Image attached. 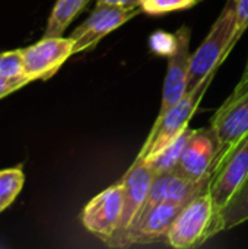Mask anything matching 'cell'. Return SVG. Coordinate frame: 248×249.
I'll use <instances>...</instances> for the list:
<instances>
[{
	"label": "cell",
	"mask_w": 248,
	"mask_h": 249,
	"mask_svg": "<svg viewBox=\"0 0 248 249\" xmlns=\"http://www.w3.org/2000/svg\"><path fill=\"white\" fill-rule=\"evenodd\" d=\"M235 34H234V44L240 41L243 34L248 28V0H235Z\"/></svg>",
	"instance_id": "44dd1931"
},
{
	"label": "cell",
	"mask_w": 248,
	"mask_h": 249,
	"mask_svg": "<svg viewBox=\"0 0 248 249\" xmlns=\"http://www.w3.org/2000/svg\"><path fill=\"white\" fill-rule=\"evenodd\" d=\"M212 172L202 179H191L174 169L165 174H159L153 178L148 198L140 212L151 209L159 203H183L191 200L194 196L206 191L210 184ZM139 212V213H140Z\"/></svg>",
	"instance_id": "7c38bea8"
},
{
	"label": "cell",
	"mask_w": 248,
	"mask_h": 249,
	"mask_svg": "<svg viewBox=\"0 0 248 249\" xmlns=\"http://www.w3.org/2000/svg\"><path fill=\"white\" fill-rule=\"evenodd\" d=\"M224 231L240 226L248 220V175L228 203L219 212Z\"/></svg>",
	"instance_id": "2e32d148"
},
{
	"label": "cell",
	"mask_w": 248,
	"mask_h": 249,
	"mask_svg": "<svg viewBox=\"0 0 248 249\" xmlns=\"http://www.w3.org/2000/svg\"><path fill=\"white\" fill-rule=\"evenodd\" d=\"M142 12V7L126 9L105 3H96L91 15L70 34L75 41L73 53H85L92 50L105 35L115 31Z\"/></svg>",
	"instance_id": "52a82bcc"
},
{
	"label": "cell",
	"mask_w": 248,
	"mask_h": 249,
	"mask_svg": "<svg viewBox=\"0 0 248 249\" xmlns=\"http://www.w3.org/2000/svg\"><path fill=\"white\" fill-rule=\"evenodd\" d=\"M193 133V128L189 125L178 137H175L170 144H167L164 149H161L159 152L153 153L152 156L146 158L143 162H146V165L152 169V172L156 175L159 174H165L170 171H174L180 162L183 149L190 137V134Z\"/></svg>",
	"instance_id": "9a60e30c"
},
{
	"label": "cell",
	"mask_w": 248,
	"mask_h": 249,
	"mask_svg": "<svg viewBox=\"0 0 248 249\" xmlns=\"http://www.w3.org/2000/svg\"><path fill=\"white\" fill-rule=\"evenodd\" d=\"M123 209L124 188L123 182L118 181L101 191L85 206L80 222L88 232L105 242L120 229Z\"/></svg>",
	"instance_id": "8992f818"
},
{
	"label": "cell",
	"mask_w": 248,
	"mask_h": 249,
	"mask_svg": "<svg viewBox=\"0 0 248 249\" xmlns=\"http://www.w3.org/2000/svg\"><path fill=\"white\" fill-rule=\"evenodd\" d=\"M151 50L159 55H170L174 45H175V34H165V32H156L151 35L149 39Z\"/></svg>",
	"instance_id": "ffe728a7"
},
{
	"label": "cell",
	"mask_w": 248,
	"mask_h": 249,
	"mask_svg": "<svg viewBox=\"0 0 248 249\" xmlns=\"http://www.w3.org/2000/svg\"><path fill=\"white\" fill-rule=\"evenodd\" d=\"M197 3L199 0H140V7L143 13L158 16L174 10L193 7Z\"/></svg>",
	"instance_id": "ac0fdd59"
},
{
	"label": "cell",
	"mask_w": 248,
	"mask_h": 249,
	"mask_svg": "<svg viewBox=\"0 0 248 249\" xmlns=\"http://www.w3.org/2000/svg\"><path fill=\"white\" fill-rule=\"evenodd\" d=\"M240 85H246L248 86V60H247V64H246V69H244V73H243V76H241V80L238 82Z\"/></svg>",
	"instance_id": "cb8c5ba5"
},
{
	"label": "cell",
	"mask_w": 248,
	"mask_h": 249,
	"mask_svg": "<svg viewBox=\"0 0 248 249\" xmlns=\"http://www.w3.org/2000/svg\"><path fill=\"white\" fill-rule=\"evenodd\" d=\"M28 83H31V80L25 76L22 77H1L0 76V99L26 86Z\"/></svg>",
	"instance_id": "7402d4cb"
},
{
	"label": "cell",
	"mask_w": 248,
	"mask_h": 249,
	"mask_svg": "<svg viewBox=\"0 0 248 249\" xmlns=\"http://www.w3.org/2000/svg\"><path fill=\"white\" fill-rule=\"evenodd\" d=\"M0 76L22 77L23 74V51L12 50L0 54Z\"/></svg>",
	"instance_id": "d6986e66"
},
{
	"label": "cell",
	"mask_w": 248,
	"mask_h": 249,
	"mask_svg": "<svg viewBox=\"0 0 248 249\" xmlns=\"http://www.w3.org/2000/svg\"><path fill=\"white\" fill-rule=\"evenodd\" d=\"M190 38L191 29L186 25H183L175 32V45L168 55V69L164 80L162 99L158 115L165 114L189 90V71L191 60Z\"/></svg>",
	"instance_id": "9c48e42d"
},
{
	"label": "cell",
	"mask_w": 248,
	"mask_h": 249,
	"mask_svg": "<svg viewBox=\"0 0 248 249\" xmlns=\"http://www.w3.org/2000/svg\"><path fill=\"white\" fill-rule=\"evenodd\" d=\"M224 147L225 146L221 143L210 125L193 130L175 169L187 178L202 179L212 172L213 165Z\"/></svg>",
	"instance_id": "30bf717a"
},
{
	"label": "cell",
	"mask_w": 248,
	"mask_h": 249,
	"mask_svg": "<svg viewBox=\"0 0 248 249\" xmlns=\"http://www.w3.org/2000/svg\"><path fill=\"white\" fill-rule=\"evenodd\" d=\"M216 71L218 69L212 70L200 83H197L194 88L187 90L186 95L175 105H172L165 114L156 117L153 127L134 160H145L146 158L159 152L189 127V123L196 114L209 86L212 85Z\"/></svg>",
	"instance_id": "7a4b0ae2"
},
{
	"label": "cell",
	"mask_w": 248,
	"mask_h": 249,
	"mask_svg": "<svg viewBox=\"0 0 248 249\" xmlns=\"http://www.w3.org/2000/svg\"><path fill=\"white\" fill-rule=\"evenodd\" d=\"M224 146L248 133V86L237 85L229 98L213 114L209 124Z\"/></svg>",
	"instance_id": "8fae6325"
},
{
	"label": "cell",
	"mask_w": 248,
	"mask_h": 249,
	"mask_svg": "<svg viewBox=\"0 0 248 249\" xmlns=\"http://www.w3.org/2000/svg\"><path fill=\"white\" fill-rule=\"evenodd\" d=\"M153 178L155 174L143 160H134L132 166L126 171V174L120 179L124 188V209H123L120 229L114 235L127 229L132 225V222L136 219V216L139 214L148 198Z\"/></svg>",
	"instance_id": "4fadbf2b"
},
{
	"label": "cell",
	"mask_w": 248,
	"mask_h": 249,
	"mask_svg": "<svg viewBox=\"0 0 248 249\" xmlns=\"http://www.w3.org/2000/svg\"><path fill=\"white\" fill-rule=\"evenodd\" d=\"M248 175V133L232 144H227L218 156L208 191L216 209L228 203Z\"/></svg>",
	"instance_id": "5b68a950"
},
{
	"label": "cell",
	"mask_w": 248,
	"mask_h": 249,
	"mask_svg": "<svg viewBox=\"0 0 248 249\" xmlns=\"http://www.w3.org/2000/svg\"><path fill=\"white\" fill-rule=\"evenodd\" d=\"M75 41L67 36H42L38 42L23 48V74L31 82L53 77L75 54Z\"/></svg>",
	"instance_id": "ba28073f"
},
{
	"label": "cell",
	"mask_w": 248,
	"mask_h": 249,
	"mask_svg": "<svg viewBox=\"0 0 248 249\" xmlns=\"http://www.w3.org/2000/svg\"><path fill=\"white\" fill-rule=\"evenodd\" d=\"M219 232H224L219 210L206 190L181 209L170 228L167 244L175 249L197 248Z\"/></svg>",
	"instance_id": "6da1fadb"
},
{
	"label": "cell",
	"mask_w": 248,
	"mask_h": 249,
	"mask_svg": "<svg viewBox=\"0 0 248 249\" xmlns=\"http://www.w3.org/2000/svg\"><path fill=\"white\" fill-rule=\"evenodd\" d=\"M96 3H105V4H113L118 7H126V9L140 7V0H96Z\"/></svg>",
	"instance_id": "603a6c76"
},
{
	"label": "cell",
	"mask_w": 248,
	"mask_h": 249,
	"mask_svg": "<svg viewBox=\"0 0 248 249\" xmlns=\"http://www.w3.org/2000/svg\"><path fill=\"white\" fill-rule=\"evenodd\" d=\"M88 3L89 0H57L48 16L42 36H63L67 26Z\"/></svg>",
	"instance_id": "5bb4252c"
},
{
	"label": "cell",
	"mask_w": 248,
	"mask_h": 249,
	"mask_svg": "<svg viewBox=\"0 0 248 249\" xmlns=\"http://www.w3.org/2000/svg\"><path fill=\"white\" fill-rule=\"evenodd\" d=\"M199 1H202V0H199Z\"/></svg>",
	"instance_id": "d4e9b609"
},
{
	"label": "cell",
	"mask_w": 248,
	"mask_h": 249,
	"mask_svg": "<svg viewBox=\"0 0 248 249\" xmlns=\"http://www.w3.org/2000/svg\"><path fill=\"white\" fill-rule=\"evenodd\" d=\"M190 201V200H189ZM183 203H159L151 209L140 212L132 225L123 232L111 236L104 244L108 248H130L137 245L165 244L170 228L181 209Z\"/></svg>",
	"instance_id": "277c9868"
},
{
	"label": "cell",
	"mask_w": 248,
	"mask_h": 249,
	"mask_svg": "<svg viewBox=\"0 0 248 249\" xmlns=\"http://www.w3.org/2000/svg\"><path fill=\"white\" fill-rule=\"evenodd\" d=\"M235 0H228L224 10L212 25L208 36L191 54L189 71V90L200 83L212 70L219 69L234 50L235 34Z\"/></svg>",
	"instance_id": "3957f363"
},
{
	"label": "cell",
	"mask_w": 248,
	"mask_h": 249,
	"mask_svg": "<svg viewBox=\"0 0 248 249\" xmlns=\"http://www.w3.org/2000/svg\"><path fill=\"white\" fill-rule=\"evenodd\" d=\"M25 175L20 168L0 171V213L12 206L15 198L22 191Z\"/></svg>",
	"instance_id": "e0dca14e"
}]
</instances>
